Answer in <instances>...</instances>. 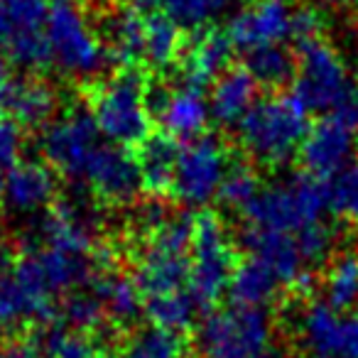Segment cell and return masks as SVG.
I'll list each match as a JSON object with an SVG mask.
<instances>
[{
  "mask_svg": "<svg viewBox=\"0 0 358 358\" xmlns=\"http://www.w3.org/2000/svg\"><path fill=\"white\" fill-rule=\"evenodd\" d=\"M236 253L219 216L204 211L194 219L189 258V282L187 289L194 297L199 312L211 309L229 289L236 270Z\"/></svg>",
  "mask_w": 358,
  "mask_h": 358,
  "instance_id": "cell-7",
  "label": "cell"
},
{
  "mask_svg": "<svg viewBox=\"0 0 358 358\" xmlns=\"http://www.w3.org/2000/svg\"><path fill=\"white\" fill-rule=\"evenodd\" d=\"M329 209V187L314 174H292L258 192L245 206L243 216L248 226L285 234H299L307 226L324 221Z\"/></svg>",
  "mask_w": 358,
  "mask_h": 358,
  "instance_id": "cell-2",
  "label": "cell"
},
{
  "mask_svg": "<svg viewBox=\"0 0 358 358\" xmlns=\"http://www.w3.org/2000/svg\"><path fill=\"white\" fill-rule=\"evenodd\" d=\"M50 8L52 0H0V59L13 69L40 71L52 64Z\"/></svg>",
  "mask_w": 358,
  "mask_h": 358,
  "instance_id": "cell-9",
  "label": "cell"
},
{
  "mask_svg": "<svg viewBox=\"0 0 358 358\" xmlns=\"http://www.w3.org/2000/svg\"><path fill=\"white\" fill-rule=\"evenodd\" d=\"M245 69L253 74L260 86L268 89H282L297 74V57L285 50L282 42L278 45H263L245 52Z\"/></svg>",
  "mask_w": 358,
  "mask_h": 358,
  "instance_id": "cell-28",
  "label": "cell"
},
{
  "mask_svg": "<svg viewBox=\"0 0 358 358\" xmlns=\"http://www.w3.org/2000/svg\"><path fill=\"white\" fill-rule=\"evenodd\" d=\"M292 84V94L302 101L304 108L317 113H334L358 91V84L351 79L338 52L322 37L297 45V74Z\"/></svg>",
  "mask_w": 358,
  "mask_h": 358,
  "instance_id": "cell-8",
  "label": "cell"
},
{
  "mask_svg": "<svg viewBox=\"0 0 358 358\" xmlns=\"http://www.w3.org/2000/svg\"><path fill=\"white\" fill-rule=\"evenodd\" d=\"M138 164L143 177V189L152 196H162L172 192L174 169H177L179 145L172 135L159 133L148 135L143 145H138Z\"/></svg>",
  "mask_w": 358,
  "mask_h": 358,
  "instance_id": "cell-24",
  "label": "cell"
},
{
  "mask_svg": "<svg viewBox=\"0 0 358 358\" xmlns=\"http://www.w3.org/2000/svg\"><path fill=\"white\" fill-rule=\"evenodd\" d=\"M62 319L66 327L96 334L106 322V307L96 292H71L62 307Z\"/></svg>",
  "mask_w": 358,
  "mask_h": 358,
  "instance_id": "cell-35",
  "label": "cell"
},
{
  "mask_svg": "<svg viewBox=\"0 0 358 358\" xmlns=\"http://www.w3.org/2000/svg\"><path fill=\"white\" fill-rule=\"evenodd\" d=\"M334 113H336L338 118L343 120V123L351 125V128L358 133V91H356V94L348 96V99L343 101V103L338 106V108L334 110Z\"/></svg>",
  "mask_w": 358,
  "mask_h": 358,
  "instance_id": "cell-40",
  "label": "cell"
},
{
  "mask_svg": "<svg viewBox=\"0 0 358 358\" xmlns=\"http://www.w3.org/2000/svg\"><path fill=\"white\" fill-rule=\"evenodd\" d=\"M324 294L341 312L358 307V253H343L334 260L324 278Z\"/></svg>",
  "mask_w": 358,
  "mask_h": 358,
  "instance_id": "cell-31",
  "label": "cell"
},
{
  "mask_svg": "<svg viewBox=\"0 0 358 358\" xmlns=\"http://www.w3.org/2000/svg\"><path fill=\"white\" fill-rule=\"evenodd\" d=\"M187 282H189V255L152 243L145 245L135 273V285L143 299L187 289Z\"/></svg>",
  "mask_w": 358,
  "mask_h": 358,
  "instance_id": "cell-19",
  "label": "cell"
},
{
  "mask_svg": "<svg viewBox=\"0 0 358 358\" xmlns=\"http://www.w3.org/2000/svg\"><path fill=\"white\" fill-rule=\"evenodd\" d=\"M123 358H185V341L179 338V331L152 324L130 336L123 348Z\"/></svg>",
  "mask_w": 358,
  "mask_h": 358,
  "instance_id": "cell-33",
  "label": "cell"
},
{
  "mask_svg": "<svg viewBox=\"0 0 358 358\" xmlns=\"http://www.w3.org/2000/svg\"><path fill=\"white\" fill-rule=\"evenodd\" d=\"M353 3H358V0H353Z\"/></svg>",
  "mask_w": 358,
  "mask_h": 358,
  "instance_id": "cell-44",
  "label": "cell"
},
{
  "mask_svg": "<svg viewBox=\"0 0 358 358\" xmlns=\"http://www.w3.org/2000/svg\"><path fill=\"white\" fill-rule=\"evenodd\" d=\"M278 287L280 280L275 278L273 270L263 260L253 258V255L236 265L229 282L234 304H245V307H265L275 297Z\"/></svg>",
  "mask_w": 358,
  "mask_h": 358,
  "instance_id": "cell-26",
  "label": "cell"
},
{
  "mask_svg": "<svg viewBox=\"0 0 358 358\" xmlns=\"http://www.w3.org/2000/svg\"><path fill=\"white\" fill-rule=\"evenodd\" d=\"M0 358H37V348L22 341H6L0 343Z\"/></svg>",
  "mask_w": 358,
  "mask_h": 358,
  "instance_id": "cell-41",
  "label": "cell"
},
{
  "mask_svg": "<svg viewBox=\"0 0 358 358\" xmlns=\"http://www.w3.org/2000/svg\"><path fill=\"white\" fill-rule=\"evenodd\" d=\"M292 17L294 10L287 0H253L231 17L226 35L241 52L278 45L292 35Z\"/></svg>",
  "mask_w": 358,
  "mask_h": 358,
  "instance_id": "cell-16",
  "label": "cell"
},
{
  "mask_svg": "<svg viewBox=\"0 0 358 358\" xmlns=\"http://www.w3.org/2000/svg\"><path fill=\"white\" fill-rule=\"evenodd\" d=\"M322 15L312 8H302V10H294V17H292V35L299 42L304 40H314V37H322Z\"/></svg>",
  "mask_w": 358,
  "mask_h": 358,
  "instance_id": "cell-39",
  "label": "cell"
},
{
  "mask_svg": "<svg viewBox=\"0 0 358 358\" xmlns=\"http://www.w3.org/2000/svg\"><path fill=\"white\" fill-rule=\"evenodd\" d=\"M81 182L108 204H128L143 189L138 157H133L128 148H120L108 140L94 150L81 174Z\"/></svg>",
  "mask_w": 358,
  "mask_h": 358,
  "instance_id": "cell-13",
  "label": "cell"
},
{
  "mask_svg": "<svg viewBox=\"0 0 358 358\" xmlns=\"http://www.w3.org/2000/svg\"><path fill=\"white\" fill-rule=\"evenodd\" d=\"M3 113L20 128H45L57 113V91L37 76H13L3 99Z\"/></svg>",
  "mask_w": 358,
  "mask_h": 358,
  "instance_id": "cell-20",
  "label": "cell"
},
{
  "mask_svg": "<svg viewBox=\"0 0 358 358\" xmlns=\"http://www.w3.org/2000/svg\"><path fill=\"white\" fill-rule=\"evenodd\" d=\"M22 152V133L20 125L8 115H0V201L6 189V177L17 162Z\"/></svg>",
  "mask_w": 358,
  "mask_h": 358,
  "instance_id": "cell-38",
  "label": "cell"
},
{
  "mask_svg": "<svg viewBox=\"0 0 358 358\" xmlns=\"http://www.w3.org/2000/svg\"><path fill=\"white\" fill-rule=\"evenodd\" d=\"M69 3H81V0H69Z\"/></svg>",
  "mask_w": 358,
  "mask_h": 358,
  "instance_id": "cell-43",
  "label": "cell"
},
{
  "mask_svg": "<svg viewBox=\"0 0 358 358\" xmlns=\"http://www.w3.org/2000/svg\"><path fill=\"white\" fill-rule=\"evenodd\" d=\"M236 47L231 45L229 35L219 30H196L194 40L182 57V84L206 89L224 69H229L231 55Z\"/></svg>",
  "mask_w": 358,
  "mask_h": 358,
  "instance_id": "cell-21",
  "label": "cell"
},
{
  "mask_svg": "<svg viewBox=\"0 0 358 358\" xmlns=\"http://www.w3.org/2000/svg\"><path fill=\"white\" fill-rule=\"evenodd\" d=\"M37 353H42V358H101V343L89 331L45 324Z\"/></svg>",
  "mask_w": 358,
  "mask_h": 358,
  "instance_id": "cell-30",
  "label": "cell"
},
{
  "mask_svg": "<svg viewBox=\"0 0 358 358\" xmlns=\"http://www.w3.org/2000/svg\"><path fill=\"white\" fill-rule=\"evenodd\" d=\"M145 99H148L150 113L162 125V133L172 135L174 140L199 138L211 118L204 89H196V86L182 84L174 91L150 86Z\"/></svg>",
  "mask_w": 358,
  "mask_h": 358,
  "instance_id": "cell-14",
  "label": "cell"
},
{
  "mask_svg": "<svg viewBox=\"0 0 358 358\" xmlns=\"http://www.w3.org/2000/svg\"><path fill=\"white\" fill-rule=\"evenodd\" d=\"M47 42H50L52 64L66 76L91 79L108 64V52L101 35L86 20L79 3L52 0L47 17Z\"/></svg>",
  "mask_w": 358,
  "mask_h": 358,
  "instance_id": "cell-6",
  "label": "cell"
},
{
  "mask_svg": "<svg viewBox=\"0 0 358 358\" xmlns=\"http://www.w3.org/2000/svg\"><path fill=\"white\" fill-rule=\"evenodd\" d=\"M299 346L307 358H358V314L312 302L299 317Z\"/></svg>",
  "mask_w": 358,
  "mask_h": 358,
  "instance_id": "cell-12",
  "label": "cell"
},
{
  "mask_svg": "<svg viewBox=\"0 0 358 358\" xmlns=\"http://www.w3.org/2000/svg\"><path fill=\"white\" fill-rule=\"evenodd\" d=\"M13 79V66L8 62L0 59V110H3V99H6V89Z\"/></svg>",
  "mask_w": 358,
  "mask_h": 358,
  "instance_id": "cell-42",
  "label": "cell"
},
{
  "mask_svg": "<svg viewBox=\"0 0 358 358\" xmlns=\"http://www.w3.org/2000/svg\"><path fill=\"white\" fill-rule=\"evenodd\" d=\"M356 140L358 133L351 125L343 123L336 113H327L314 125H309L302 148H299V157L309 174L319 179L334 177L346 164H351Z\"/></svg>",
  "mask_w": 358,
  "mask_h": 358,
  "instance_id": "cell-15",
  "label": "cell"
},
{
  "mask_svg": "<svg viewBox=\"0 0 358 358\" xmlns=\"http://www.w3.org/2000/svg\"><path fill=\"white\" fill-rule=\"evenodd\" d=\"M182 55V27L167 13H145V64L167 69Z\"/></svg>",
  "mask_w": 358,
  "mask_h": 358,
  "instance_id": "cell-27",
  "label": "cell"
},
{
  "mask_svg": "<svg viewBox=\"0 0 358 358\" xmlns=\"http://www.w3.org/2000/svg\"><path fill=\"white\" fill-rule=\"evenodd\" d=\"M243 243H245V248L250 250L253 258L263 260V263L273 270L275 278L280 280V285L297 287L299 280L307 275V270H304L307 263H304L302 250H299L294 234L248 226L243 236Z\"/></svg>",
  "mask_w": 358,
  "mask_h": 358,
  "instance_id": "cell-17",
  "label": "cell"
},
{
  "mask_svg": "<svg viewBox=\"0 0 358 358\" xmlns=\"http://www.w3.org/2000/svg\"><path fill=\"white\" fill-rule=\"evenodd\" d=\"M309 110L294 94H273L255 101L238 123L243 150L270 167L285 164L299 148L309 130Z\"/></svg>",
  "mask_w": 358,
  "mask_h": 358,
  "instance_id": "cell-1",
  "label": "cell"
},
{
  "mask_svg": "<svg viewBox=\"0 0 358 358\" xmlns=\"http://www.w3.org/2000/svg\"><path fill=\"white\" fill-rule=\"evenodd\" d=\"M258 81L245 66H229L214 79L209 96L211 118L219 125H238L243 115L253 108Z\"/></svg>",
  "mask_w": 358,
  "mask_h": 358,
  "instance_id": "cell-22",
  "label": "cell"
},
{
  "mask_svg": "<svg viewBox=\"0 0 358 358\" xmlns=\"http://www.w3.org/2000/svg\"><path fill=\"white\" fill-rule=\"evenodd\" d=\"M55 289L35 250L0 260V327L20 329L55 319Z\"/></svg>",
  "mask_w": 358,
  "mask_h": 358,
  "instance_id": "cell-4",
  "label": "cell"
},
{
  "mask_svg": "<svg viewBox=\"0 0 358 358\" xmlns=\"http://www.w3.org/2000/svg\"><path fill=\"white\" fill-rule=\"evenodd\" d=\"M57 177L55 169L35 159H20L8 172L3 201L15 214H35L55 201Z\"/></svg>",
  "mask_w": 358,
  "mask_h": 358,
  "instance_id": "cell-18",
  "label": "cell"
},
{
  "mask_svg": "<svg viewBox=\"0 0 358 358\" xmlns=\"http://www.w3.org/2000/svg\"><path fill=\"white\" fill-rule=\"evenodd\" d=\"M329 187V209L341 219L358 224V162H351L334 174Z\"/></svg>",
  "mask_w": 358,
  "mask_h": 358,
  "instance_id": "cell-36",
  "label": "cell"
},
{
  "mask_svg": "<svg viewBox=\"0 0 358 358\" xmlns=\"http://www.w3.org/2000/svg\"><path fill=\"white\" fill-rule=\"evenodd\" d=\"M143 312L155 327L169 329V331H185V329H189L194 324L199 307H196L189 289H177V292L145 297Z\"/></svg>",
  "mask_w": 358,
  "mask_h": 358,
  "instance_id": "cell-29",
  "label": "cell"
},
{
  "mask_svg": "<svg viewBox=\"0 0 358 358\" xmlns=\"http://www.w3.org/2000/svg\"><path fill=\"white\" fill-rule=\"evenodd\" d=\"M145 13L140 8H123L113 13L106 22V52L108 62L120 64V69H135L145 62Z\"/></svg>",
  "mask_w": 358,
  "mask_h": 358,
  "instance_id": "cell-23",
  "label": "cell"
},
{
  "mask_svg": "<svg viewBox=\"0 0 358 358\" xmlns=\"http://www.w3.org/2000/svg\"><path fill=\"white\" fill-rule=\"evenodd\" d=\"M145 96L148 84L138 69H120L113 79L96 86L91 96V115L108 143L138 148L148 140L152 113Z\"/></svg>",
  "mask_w": 358,
  "mask_h": 358,
  "instance_id": "cell-3",
  "label": "cell"
},
{
  "mask_svg": "<svg viewBox=\"0 0 358 358\" xmlns=\"http://www.w3.org/2000/svg\"><path fill=\"white\" fill-rule=\"evenodd\" d=\"M99 135V125L91 115V108H71L52 118L42 128L40 148L55 172L81 182L91 155L101 145Z\"/></svg>",
  "mask_w": 358,
  "mask_h": 358,
  "instance_id": "cell-10",
  "label": "cell"
},
{
  "mask_svg": "<svg viewBox=\"0 0 358 358\" xmlns=\"http://www.w3.org/2000/svg\"><path fill=\"white\" fill-rule=\"evenodd\" d=\"M294 238H297V245L302 250L304 263H322V260L329 258L334 248V231L324 221H317V224L302 229L299 234H294Z\"/></svg>",
  "mask_w": 358,
  "mask_h": 358,
  "instance_id": "cell-37",
  "label": "cell"
},
{
  "mask_svg": "<svg viewBox=\"0 0 358 358\" xmlns=\"http://www.w3.org/2000/svg\"><path fill=\"white\" fill-rule=\"evenodd\" d=\"M196 346L204 358H270L273 322L265 307L234 304L199 324Z\"/></svg>",
  "mask_w": 358,
  "mask_h": 358,
  "instance_id": "cell-5",
  "label": "cell"
},
{
  "mask_svg": "<svg viewBox=\"0 0 358 358\" xmlns=\"http://www.w3.org/2000/svg\"><path fill=\"white\" fill-rule=\"evenodd\" d=\"M258 192H260L258 174H255L248 164H234L231 162L224 182H221L219 201L224 206H229V209L241 211V214H243L245 206L258 196Z\"/></svg>",
  "mask_w": 358,
  "mask_h": 358,
  "instance_id": "cell-34",
  "label": "cell"
},
{
  "mask_svg": "<svg viewBox=\"0 0 358 358\" xmlns=\"http://www.w3.org/2000/svg\"><path fill=\"white\" fill-rule=\"evenodd\" d=\"M231 167L226 148L216 138H194L179 148L172 194L187 206H206L219 196L221 182Z\"/></svg>",
  "mask_w": 358,
  "mask_h": 358,
  "instance_id": "cell-11",
  "label": "cell"
},
{
  "mask_svg": "<svg viewBox=\"0 0 358 358\" xmlns=\"http://www.w3.org/2000/svg\"><path fill=\"white\" fill-rule=\"evenodd\" d=\"M236 0H157L162 13H167L182 30H204L209 22L219 20L221 15L234 8Z\"/></svg>",
  "mask_w": 358,
  "mask_h": 358,
  "instance_id": "cell-32",
  "label": "cell"
},
{
  "mask_svg": "<svg viewBox=\"0 0 358 358\" xmlns=\"http://www.w3.org/2000/svg\"><path fill=\"white\" fill-rule=\"evenodd\" d=\"M91 287L103 302L106 314L120 327L133 324L138 314L143 312V294H140L135 280L125 278V275H118L113 270L96 273V278L91 280Z\"/></svg>",
  "mask_w": 358,
  "mask_h": 358,
  "instance_id": "cell-25",
  "label": "cell"
}]
</instances>
